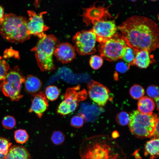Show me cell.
I'll use <instances>...</instances> for the list:
<instances>
[{
	"instance_id": "6da1fadb",
	"label": "cell",
	"mask_w": 159,
	"mask_h": 159,
	"mask_svg": "<svg viewBox=\"0 0 159 159\" xmlns=\"http://www.w3.org/2000/svg\"><path fill=\"white\" fill-rule=\"evenodd\" d=\"M117 28L127 46L135 52L145 50L150 52L159 47V28L151 19L133 16Z\"/></svg>"
},
{
	"instance_id": "7a4b0ae2",
	"label": "cell",
	"mask_w": 159,
	"mask_h": 159,
	"mask_svg": "<svg viewBox=\"0 0 159 159\" xmlns=\"http://www.w3.org/2000/svg\"><path fill=\"white\" fill-rule=\"evenodd\" d=\"M81 159H125L117 143L107 136H97L85 139L79 147Z\"/></svg>"
},
{
	"instance_id": "3957f363",
	"label": "cell",
	"mask_w": 159,
	"mask_h": 159,
	"mask_svg": "<svg viewBox=\"0 0 159 159\" xmlns=\"http://www.w3.org/2000/svg\"><path fill=\"white\" fill-rule=\"evenodd\" d=\"M25 17L12 13L4 15L0 20V33L3 38L12 43H20L29 39Z\"/></svg>"
},
{
	"instance_id": "277c9868",
	"label": "cell",
	"mask_w": 159,
	"mask_h": 159,
	"mask_svg": "<svg viewBox=\"0 0 159 159\" xmlns=\"http://www.w3.org/2000/svg\"><path fill=\"white\" fill-rule=\"evenodd\" d=\"M59 43L54 35L46 34L39 38L36 46L32 49L41 71H51L55 69L52 56L56 45Z\"/></svg>"
},
{
	"instance_id": "5b68a950",
	"label": "cell",
	"mask_w": 159,
	"mask_h": 159,
	"mask_svg": "<svg viewBox=\"0 0 159 159\" xmlns=\"http://www.w3.org/2000/svg\"><path fill=\"white\" fill-rule=\"evenodd\" d=\"M129 115V127L132 134L140 139L151 137L159 120L157 115L143 114L138 110H134Z\"/></svg>"
},
{
	"instance_id": "8992f818",
	"label": "cell",
	"mask_w": 159,
	"mask_h": 159,
	"mask_svg": "<svg viewBox=\"0 0 159 159\" xmlns=\"http://www.w3.org/2000/svg\"><path fill=\"white\" fill-rule=\"evenodd\" d=\"M127 46L122 35L117 33L111 38L100 43L98 49L102 59L111 62L121 59L123 51Z\"/></svg>"
},
{
	"instance_id": "52a82bcc",
	"label": "cell",
	"mask_w": 159,
	"mask_h": 159,
	"mask_svg": "<svg viewBox=\"0 0 159 159\" xmlns=\"http://www.w3.org/2000/svg\"><path fill=\"white\" fill-rule=\"evenodd\" d=\"M80 86L78 85L67 89L64 95V100L58 106V114L64 116L74 111L78 107L79 102L87 99L86 90L83 89L80 91Z\"/></svg>"
},
{
	"instance_id": "ba28073f",
	"label": "cell",
	"mask_w": 159,
	"mask_h": 159,
	"mask_svg": "<svg viewBox=\"0 0 159 159\" xmlns=\"http://www.w3.org/2000/svg\"><path fill=\"white\" fill-rule=\"evenodd\" d=\"M24 77L18 72L13 70L7 72L1 81L0 89L3 94L12 101H17L22 97L21 94Z\"/></svg>"
},
{
	"instance_id": "9c48e42d",
	"label": "cell",
	"mask_w": 159,
	"mask_h": 159,
	"mask_svg": "<svg viewBox=\"0 0 159 159\" xmlns=\"http://www.w3.org/2000/svg\"><path fill=\"white\" fill-rule=\"evenodd\" d=\"M72 40L75 51L80 55L91 54L96 52L95 48L96 36L91 30L77 32L73 37Z\"/></svg>"
},
{
	"instance_id": "30bf717a",
	"label": "cell",
	"mask_w": 159,
	"mask_h": 159,
	"mask_svg": "<svg viewBox=\"0 0 159 159\" xmlns=\"http://www.w3.org/2000/svg\"><path fill=\"white\" fill-rule=\"evenodd\" d=\"M91 30L96 35L100 43L111 38L117 33V28L115 19L107 20L104 19L94 22Z\"/></svg>"
},
{
	"instance_id": "8fae6325",
	"label": "cell",
	"mask_w": 159,
	"mask_h": 159,
	"mask_svg": "<svg viewBox=\"0 0 159 159\" xmlns=\"http://www.w3.org/2000/svg\"><path fill=\"white\" fill-rule=\"evenodd\" d=\"M88 92L90 98L100 106L105 105L109 99L110 90L99 82L91 80L87 83Z\"/></svg>"
},
{
	"instance_id": "7c38bea8",
	"label": "cell",
	"mask_w": 159,
	"mask_h": 159,
	"mask_svg": "<svg viewBox=\"0 0 159 159\" xmlns=\"http://www.w3.org/2000/svg\"><path fill=\"white\" fill-rule=\"evenodd\" d=\"M27 12L29 18L27 26L30 35L37 36L39 38L45 35L44 32L49 27L44 24L42 16L44 12L41 13L39 15L31 10H28Z\"/></svg>"
},
{
	"instance_id": "4fadbf2b",
	"label": "cell",
	"mask_w": 159,
	"mask_h": 159,
	"mask_svg": "<svg viewBox=\"0 0 159 159\" xmlns=\"http://www.w3.org/2000/svg\"><path fill=\"white\" fill-rule=\"evenodd\" d=\"M75 51L71 44L67 42L59 43L56 45L54 54L58 61L63 63H67L75 58Z\"/></svg>"
},
{
	"instance_id": "5bb4252c",
	"label": "cell",
	"mask_w": 159,
	"mask_h": 159,
	"mask_svg": "<svg viewBox=\"0 0 159 159\" xmlns=\"http://www.w3.org/2000/svg\"><path fill=\"white\" fill-rule=\"evenodd\" d=\"M32 104L29 110L30 112H34L39 118L48 108L49 104L45 94L40 91L33 95Z\"/></svg>"
},
{
	"instance_id": "9a60e30c",
	"label": "cell",
	"mask_w": 159,
	"mask_h": 159,
	"mask_svg": "<svg viewBox=\"0 0 159 159\" xmlns=\"http://www.w3.org/2000/svg\"><path fill=\"white\" fill-rule=\"evenodd\" d=\"M84 10L82 16L87 25L104 19L105 15H110L106 8L101 6L96 7L94 6Z\"/></svg>"
},
{
	"instance_id": "2e32d148",
	"label": "cell",
	"mask_w": 159,
	"mask_h": 159,
	"mask_svg": "<svg viewBox=\"0 0 159 159\" xmlns=\"http://www.w3.org/2000/svg\"><path fill=\"white\" fill-rule=\"evenodd\" d=\"M29 153L24 147L14 145L9 148L4 159H30Z\"/></svg>"
},
{
	"instance_id": "e0dca14e",
	"label": "cell",
	"mask_w": 159,
	"mask_h": 159,
	"mask_svg": "<svg viewBox=\"0 0 159 159\" xmlns=\"http://www.w3.org/2000/svg\"><path fill=\"white\" fill-rule=\"evenodd\" d=\"M24 82L25 91L33 95L40 90L42 85V81L38 78L32 75H28L25 79Z\"/></svg>"
},
{
	"instance_id": "ac0fdd59",
	"label": "cell",
	"mask_w": 159,
	"mask_h": 159,
	"mask_svg": "<svg viewBox=\"0 0 159 159\" xmlns=\"http://www.w3.org/2000/svg\"><path fill=\"white\" fill-rule=\"evenodd\" d=\"M150 52L145 50L136 52L133 61L131 65H135L141 68H146L152 63Z\"/></svg>"
},
{
	"instance_id": "d6986e66",
	"label": "cell",
	"mask_w": 159,
	"mask_h": 159,
	"mask_svg": "<svg viewBox=\"0 0 159 159\" xmlns=\"http://www.w3.org/2000/svg\"><path fill=\"white\" fill-rule=\"evenodd\" d=\"M144 155L150 159H155L158 157L159 138H153L146 143Z\"/></svg>"
},
{
	"instance_id": "ffe728a7",
	"label": "cell",
	"mask_w": 159,
	"mask_h": 159,
	"mask_svg": "<svg viewBox=\"0 0 159 159\" xmlns=\"http://www.w3.org/2000/svg\"><path fill=\"white\" fill-rule=\"evenodd\" d=\"M138 111L141 113L151 115L154 110L155 105L153 100L147 96L139 99L138 103Z\"/></svg>"
},
{
	"instance_id": "44dd1931",
	"label": "cell",
	"mask_w": 159,
	"mask_h": 159,
	"mask_svg": "<svg viewBox=\"0 0 159 159\" xmlns=\"http://www.w3.org/2000/svg\"><path fill=\"white\" fill-rule=\"evenodd\" d=\"M60 93V91L57 87L50 85L46 88L45 94L48 100L51 101H54L57 99Z\"/></svg>"
},
{
	"instance_id": "7402d4cb",
	"label": "cell",
	"mask_w": 159,
	"mask_h": 159,
	"mask_svg": "<svg viewBox=\"0 0 159 159\" xmlns=\"http://www.w3.org/2000/svg\"><path fill=\"white\" fill-rule=\"evenodd\" d=\"M136 52L132 48L128 46L124 49L121 59L125 62L131 65L135 55Z\"/></svg>"
},
{
	"instance_id": "603a6c76",
	"label": "cell",
	"mask_w": 159,
	"mask_h": 159,
	"mask_svg": "<svg viewBox=\"0 0 159 159\" xmlns=\"http://www.w3.org/2000/svg\"><path fill=\"white\" fill-rule=\"evenodd\" d=\"M129 93L133 98L138 100L143 97L145 92L144 89L142 86L139 85L135 84L130 88Z\"/></svg>"
},
{
	"instance_id": "cb8c5ba5",
	"label": "cell",
	"mask_w": 159,
	"mask_h": 159,
	"mask_svg": "<svg viewBox=\"0 0 159 159\" xmlns=\"http://www.w3.org/2000/svg\"><path fill=\"white\" fill-rule=\"evenodd\" d=\"M12 145L7 139L0 137V159H4Z\"/></svg>"
},
{
	"instance_id": "d4e9b609",
	"label": "cell",
	"mask_w": 159,
	"mask_h": 159,
	"mask_svg": "<svg viewBox=\"0 0 159 159\" xmlns=\"http://www.w3.org/2000/svg\"><path fill=\"white\" fill-rule=\"evenodd\" d=\"M14 139L16 142L22 144L25 143L29 138V135L25 130L19 129L14 133Z\"/></svg>"
},
{
	"instance_id": "484cf974",
	"label": "cell",
	"mask_w": 159,
	"mask_h": 159,
	"mask_svg": "<svg viewBox=\"0 0 159 159\" xmlns=\"http://www.w3.org/2000/svg\"><path fill=\"white\" fill-rule=\"evenodd\" d=\"M51 139L54 145H59L64 142L65 136L63 133L60 131H55L52 133Z\"/></svg>"
},
{
	"instance_id": "4316f807",
	"label": "cell",
	"mask_w": 159,
	"mask_h": 159,
	"mask_svg": "<svg viewBox=\"0 0 159 159\" xmlns=\"http://www.w3.org/2000/svg\"><path fill=\"white\" fill-rule=\"evenodd\" d=\"M1 123L4 128L7 129H11L15 126L16 125V121L13 116L11 115H7L4 117Z\"/></svg>"
},
{
	"instance_id": "83f0119b",
	"label": "cell",
	"mask_w": 159,
	"mask_h": 159,
	"mask_svg": "<svg viewBox=\"0 0 159 159\" xmlns=\"http://www.w3.org/2000/svg\"><path fill=\"white\" fill-rule=\"evenodd\" d=\"M117 123L121 126H125L128 124L129 115L126 112H121L117 114L116 117Z\"/></svg>"
},
{
	"instance_id": "f1b7e54d",
	"label": "cell",
	"mask_w": 159,
	"mask_h": 159,
	"mask_svg": "<svg viewBox=\"0 0 159 159\" xmlns=\"http://www.w3.org/2000/svg\"><path fill=\"white\" fill-rule=\"evenodd\" d=\"M103 63V59L101 57L97 55L92 56L90 60V65L94 69H99L102 65Z\"/></svg>"
},
{
	"instance_id": "f546056e",
	"label": "cell",
	"mask_w": 159,
	"mask_h": 159,
	"mask_svg": "<svg viewBox=\"0 0 159 159\" xmlns=\"http://www.w3.org/2000/svg\"><path fill=\"white\" fill-rule=\"evenodd\" d=\"M9 68V65L0 56V81L4 78Z\"/></svg>"
},
{
	"instance_id": "4dcf8cb0",
	"label": "cell",
	"mask_w": 159,
	"mask_h": 159,
	"mask_svg": "<svg viewBox=\"0 0 159 159\" xmlns=\"http://www.w3.org/2000/svg\"><path fill=\"white\" fill-rule=\"evenodd\" d=\"M84 119L80 115L73 116L70 121L71 125L74 127L79 128L82 127L84 124Z\"/></svg>"
},
{
	"instance_id": "1f68e13d",
	"label": "cell",
	"mask_w": 159,
	"mask_h": 159,
	"mask_svg": "<svg viewBox=\"0 0 159 159\" xmlns=\"http://www.w3.org/2000/svg\"><path fill=\"white\" fill-rule=\"evenodd\" d=\"M148 95L154 99L159 97V89L156 85H152L149 86L147 89Z\"/></svg>"
},
{
	"instance_id": "d6a6232c",
	"label": "cell",
	"mask_w": 159,
	"mask_h": 159,
	"mask_svg": "<svg viewBox=\"0 0 159 159\" xmlns=\"http://www.w3.org/2000/svg\"><path fill=\"white\" fill-rule=\"evenodd\" d=\"M129 65H127L122 62H119L116 65V70L120 73H124L129 69L130 67Z\"/></svg>"
},
{
	"instance_id": "836d02e7",
	"label": "cell",
	"mask_w": 159,
	"mask_h": 159,
	"mask_svg": "<svg viewBox=\"0 0 159 159\" xmlns=\"http://www.w3.org/2000/svg\"><path fill=\"white\" fill-rule=\"evenodd\" d=\"M153 138H159V120L157 121L152 135Z\"/></svg>"
},
{
	"instance_id": "e575fe53",
	"label": "cell",
	"mask_w": 159,
	"mask_h": 159,
	"mask_svg": "<svg viewBox=\"0 0 159 159\" xmlns=\"http://www.w3.org/2000/svg\"><path fill=\"white\" fill-rule=\"evenodd\" d=\"M4 11L3 8L0 5V20L3 18L4 15Z\"/></svg>"
},
{
	"instance_id": "d590c367",
	"label": "cell",
	"mask_w": 159,
	"mask_h": 159,
	"mask_svg": "<svg viewBox=\"0 0 159 159\" xmlns=\"http://www.w3.org/2000/svg\"><path fill=\"white\" fill-rule=\"evenodd\" d=\"M119 136V133L117 131H114L112 133V137L114 138L115 139L117 138Z\"/></svg>"
},
{
	"instance_id": "8d00e7d4",
	"label": "cell",
	"mask_w": 159,
	"mask_h": 159,
	"mask_svg": "<svg viewBox=\"0 0 159 159\" xmlns=\"http://www.w3.org/2000/svg\"><path fill=\"white\" fill-rule=\"evenodd\" d=\"M155 100L157 107V110H158L159 109V97L155 99Z\"/></svg>"
},
{
	"instance_id": "74e56055",
	"label": "cell",
	"mask_w": 159,
	"mask_h": 159,
	"mask_svg": "<svg viewBox=\"0 0 159 159\" xmlns=\"http://www.w3.org/2000/svg\"><path fill=\"white\" fill-rule=\"evenodd\" d=\"M151 1H157V0H150Z\"/></svg>"
},
{
	"instance_id": "f35d334b",
	"label": "cell",
	"mask_w": 159,
	"mask_h": 159,
	"mask_svg": "<svg viewBox=\"0 0 159 159\" xmlns=\"http://www.w3.org/2000/svg\"><path fill=\"white\" fill-rule=\"evenodd\" d=\"M130 0L132 1H136V0Z\"/></svg>"
}]
</instances>
